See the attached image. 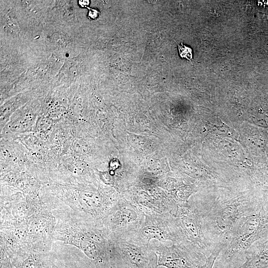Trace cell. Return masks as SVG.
<instances>
[{
  "label": "cell",
  "mask_w": 268,
  "mask_h": 268,
  "mask_svg": "<svg viewBox=\"0 0 268 268\" xmlns=\"http://www.w3.org/2000/svg\"><path fill=\"white\" fill-rule=\"evenodd\" d=\"M261 200L240 195L228 198H205L191 204L198 212L205 237L213 249L218 243L227 246L236 225Z\"/></svg>",
  "instance_id": "cell-1"
},
{
  "label": "cell",
  "mask_w": 268,
  "mask_h": 268,
  "mask_svg": "<svg viewBox=\"0 0 268 268\" xmlns=\"http://www.w3.org/2000/svg\"><path fill=\"white\" fill-rule=\"evenodd\" d=\"M53 235L57 240L77 248L96 265L108 263L113 252L112 239L102 225L81 219L60 221Z\"/></svg>",
  "instance_id": "cell-2"
},
{
  "label": "cell",
  "mask_w": 268,
  "mask_h": 268,
  "mask_svg": "<svg viewBox=\"0 0 268 268\" xmlns=\"http://www.w3.org/2000/svg\"><path fill=\"white\" fill-rule=\"evenodd\" d=\"M52 189L57 197L78 213L80 219L99 225L119 198L113 191L78 182L57 184Z\"/></svg>",
  "instance_id": "cell-3"
},
{
  "label": "cell",
  "mask_w": 268,
  "mask_h": 268,
  "mask_svg": "<svg viewBox=\"0 0 268 268\" xmlns=\"http://www.w3.org/2000/svg\"><path fill=\"white\" fill-rule=\"evenodd\" d=\"M268 238V201L262 199L257 206L238 223L220 261L225 265L245 261L247 251L256 242Z\"/></svg>",
  "instance_id": "cell-4"
},
{
  "label": "cell",
  "mask_w": 268,
  "mask_h": 268,
  "mask_svg": "<svg viewBox=\"0 0 268 268\" xmlns=\"http://www.w3.org/2000/svg\"><path fill=\"white\" fill-rule=\"evenodd\" d=\"M145 215L141 210L128 200L119 197L102 225L113 240L136 231Z\"/></svg>",
  "instance_id": "cell-5"
},
{
  "label": "cell",
  "mask_w": 268,
  "mask_h": 268,
  "mask_svg": "<svg viewBox=\"0 0 268 268\" xmlns=\"http://www.w3.org/2000/svg\"><path fill=\"white\" fill-rule=\"evenodd\" d=\"M132 233L137 239L147 244L152 240L164 244L167 241H171L172 244L188 242L170 213L146 214L139 229Z\"/></svg>",
  "instance_id": "cell-6"
},
{
  "label": "cell",
  "mask_w": 268,
  "mask_h": 268,
  "mask_svg": "<svg viewBox=\"0 0 268 268\" xmlns=\"http://www.w3.org/2000/svg\"><path fill=\"white\" fill-rule=\"evenodd\" d=\"M112 241L113 253L118 254L130 268H158L153 244L141 241L132 233Z\"/></svg>",
  "instance_id": "cell-7"
},
{
  "label": "cell",
  "mask_w": 268,
  "mask_h": 268,
  "mask_svg": "<svg viewBox=\"0 0 268 268\" xmlns=\"http://www.w3.org/2000/svg\"><path fill=\"white\" fill-rule=\"evenodd\" d=\"M158 266L167 268H200L207 256L189 242L168 246L158 242L153 244Z\"/></svg>",
  "instance_id": "cell-8"
},
{
  "label": "cell",
  "mask_w": 268,
  "mask_h": 268,
  "mask_svg": "<svg viewBox=\"0 0 268 268\" xmlns=\"http://www.w3.org/2000/svg\"><path fill=\"white\" fill-rule=\"evenodd\" d=\"M172 214L186 240L206 256L208 253L210 254L213 249L205 237L201 219L195 208L189 202L178 204L176 211Z\"/></svg>",
  "instance_id": "cell-9"
},
{
  "label": "cell",
  "mask_w": 268,
  "mask_h": 268,
  "mask_svg": "<svg viewBox=\"0 0 268 268\" xmlns=\"http://www.w3.org/2000/svg\"><path fill=\"white\" fill-rule=\"evenodd\" d=\"M127 200L138 207L145 214H173L178 206V204L172 198L158 192L134 191Z\"/></svg>",
  "instance_id": "cell-10"
},
{
  "label": "cell",
  "mask_w": 268,
  "mask_h": 268,
  "mask_svg": "<svg viewBox=\"0 0 268 268\" xmlns=\"http://www.w3.org/2000/svg\"><path fill=\"white\" fill-rule=\"evenodd\" d=\"M7 255L13 268H51L46 255L33 247L26 246Z\"/></svg>",
  "instance_id": "cell-11"
},
{
  "label": "cell",
  "mask_w": 268,
  "mask_h": 268,
  "mask_svg": "<svg viewBox=\"0 0 268 268\" xmlns=\"http://www.w3.org/2000/svg\"><path fill=\"white\" fill-rule=\"evenodd\" d=\"M236 268H268V238L254 243L247 251L245 262Z\"/></svg>",
  "instance_id": "cell-12"
},
{
  "label": "cell",
  "mask_w": 268,
  "mask_h": 268,
  "mask_svg": "<svg viewBox=\"0 0 268 268\" xmlns=\"http://www.w3.org/2000/svg\"><path fill=\"white\" fill-rule=\"evenodd\" d=\"M226 246L222 243L217 244L210 254L206 257L205 262L200 268H214V264L221 251Z\"/></svg>",
  "instance_id": "cell-13"
},
{
  "label": "cell",
  "mask_w": 268,
  "mask_h": 268,
  "mask_svg": "<svg viewBox=\"0 0 268 268\" xmlns=\"http://www.w3.org/2000/svg\"><path fill=\"white\" fill-rule=\"evenodd\" d=\"M174 40L178 46L180 57L192 62L191 61L193 60L192 49L190 47L184 45L182 42L181 44H179L175 40Z\"/></svg>",
  "instance_id": "cell-14"
},
{
  "label": "cell",
  "mask_w": 268,
  "mask_h": 268,
  "mask_svg": "<svg viewBox=\"0 0 268 268\" xmlns=\"http://www.w3.org/2000/svg\"><path fill=\"white\" fill-rule=\"evenodd\" d=\"M0 268H13L9 256L3 251L0 255Z\"/></svg>",
  "instance_id": "cell-15"
},
{
  "label": "cell",
  "mask_w": 268,
  "mask_h": 268,
  "mask_svg": "<svg viewBox=\"0 0 268 268\" xmlns=\"http://www.w3.org/2000/svg\"><path fill=\"white\" fill-rule=\"evenodd\" d=\"M100 15L98 9L90 8L88 13V17L91 20L96 19Z\"/></svg>",
  "instance_id": "cell-16"
},
{
  "label": "cell",
  "mask_w": 268,
  "mask_h": 268,
  "mask_svg": "<svg viewBox=\"0 0 268 268\" xmlns=\"http://www.w3.org/2000/svg\"><path fill=\"white\" fill-rule=\"evenodd\" d=\"M51 268H72L67 264L61 262L52 263Z\"/></svg>",
  "instance_id": "cell-17"
},
{
  "label": "cell",
  "mask_w": 268,
  "mask_h": 268,
  "mask_svg": "<svg viewBox=\"0 0 268 268\" xmlns=\"http://www.w3.org/2000/svg\"><path fill=\"white\" fill-rule=\"evenodd\" d=\"M79 3L82 7L87 6L89 4V0H80Z\"/></svg>",
  "instance_id": "cell-18"
},
{
  "label": "cell",
  "mask_w": 268,
  "mask_h": 268,
  "mask_svg": "<svg viewBox=\"0 0 268 268\" xmlns=\"http://www.w3.org/2000/svg\"><path fill=\"white\" fill-rule=\"evenodd\" d=\"M214 268H219V267H215Z\"/></svg>",
  "instance_id": "cell-19"
}]
</instances>
